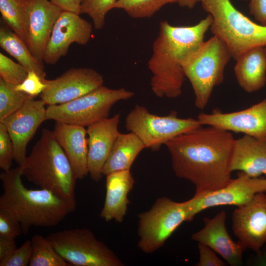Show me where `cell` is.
Wrapping results in <instances>:
<instances>
[{"mask_svg":"<svg viewBox=\"0 0 266 266\" xmlns=\"http://www.w3.org/2000/svg\"><path fill=\"white\" fill-rule=\"evenodd\" d=\"M201 4L212 17L211 33L224 41L235 60L253 48L266 45V26L251 20L230 0H203Z\"/></svg>","mask_w":266,"mask_h":266,"instance_id":"5","label":"cell"},{"mask_svg":"<svg viewBox=\"0 0 266 266\" xmlns=\"http://www.w3.org/2000/svg\"><path fill=\"white\" fill-rule=\"evenodd\" d=\"M234 139L230 132L200 126L165 145L175 175L192 182L196 193H200L221 188L232 179L230 163Z\"/></svg>","mask_w":266,"mask_h":266,"instance_id":"1","label":"cell"},{"mask_svg":"<svg viewBox=\"0 0 266 266\" xmlns=\"http://www.w3.org/2000/svg\"><path fill=\"white\" fill-rule=\"evenodd\" d=\"M46 238L71 266H123L117 255L87 228L64 230Z\"/></svg>","mask_w":266,"mask_h":266,"instance_id":"8","label":"cell"},{"mask_svg":"<svg viewBox=\"0 0 266 266\" xmlns=\"http://www.w3.org/2000/svg\"><path fill=\"white\" fill-rule=\"evenodd\" d=\"M46 87L39 97L45 104H60L83 96L103 85V76L89 67L71 68L52 80H43Z\"/></svg>","mask_w":266,"mask_h":266,"instance_id":"12","label":"cell"},{"mask_svg":"<svg viewBox=\"0 0 266 266\" xmlns=\"http://www.w3.org/2000/svg\"><path fill=\"white\" fill-rule=\"evenodd\" d=\"M22 176L19 166L0 173L3 193L0 197V210L16 219L24 234H27L32 227L55 226L75 210L50 191L27 188Z\"/></svg>","mask_w":266,"mask_h":266,"instance_id":"3","label":"cell"},{"mask_svg":"<svg viewBox=\"0 0 266 266\" xmlns=\"http://www.w3.org/2000/svg\"><path fill=\"white\" fill-rule=\"evenodd\" d=\"M230 170H239L252 177L266 175V139L244 134L234 139Z\"/></svg>","mask_w":266,"mask_h":266,"instance_id":"22","label":"cell"},{"mask_svg":"<svg viewBox=\"0 0 266 266\" xmlns=\"http://www.w3.org/2000/svg\"><path fill=\"white\" fill-rule=\"evenodd\" d=\"M261 192H266V178L252 177L240 172L237 178L232 179L225 186L211 191L195 193L193 198L185 201L188 222L192 221L200 212L210 207L244 205Z\"/></svg>","mask_w":266,"mask_h":266,"instance_id":"11","label":"cell"},{"mask_svg":"<svg viewBox=\"0 0 266 266\" xmlns=\"http://www.w3.org/2000/svg\"><path fill=\"white\" fill-rule=\"evenodd\" d=\"M63 11H69L80 14L82 0H50Z\"/></svg>","mask_w":266,"mask_h":266,"instance_id":"38","label":"cell"},{"mask_svg":"<svg viewBox=\"0 0 266 266\" xmlns=\"http://www.w3.org/2000/svg\"><path fill=\"white\" fill-rule=\"evenodd\" d=\"M178 0H117L113 9H121L133 18H149L167 4Z\"/></svg>","mask_w":266,"mask_h":266,"instance_id":"28","label":"cell"},{"mask_svg":"<svg viewBox=\"0 0 266 266\" xmlns=\"http://www.w3.org/2000/svg\"><path fill=\"white\" fill-rule=\"evenodd\" d=\"M52 132L77 179H83L89 174L87 129L79 125L56 122Z\"/></svg>","mask_w":266,"mask_h":266,"instance_id":"20","label":"cell"},{"mask_svg":"<svg viewBox=\"0 0 266 266\" xmlns=\"http://www.w3.org/2000/svg\"><path fill=\"white\" fill-rule=\"evenodd\" d=\"M106 176V195L100 217L106 222L114 220L122 222L126 216L130 200L128 196L135 180L130 170L118 171Z\"/></svg>","mask_w":266,"mask_h":266,"instance_id":"21","label":"cell"},{"mask_svg":"<svg viewBox=\"0 0 266 266\" xmlns=\"http://www.w3.org/2000/svg\"><path fill=\"white\" fill-rule=\"evenodd\" d=\"M133 96V92L124 88L111 89L103 85L69 102L48 105L47 119L87 127L109 117L116 102Z\"/></svg>","mask_w":266,"mask_h":266,"instance_id":"7","label":"cell"},{"mask_svg":"<svg viewBox=\"0 0 266 266\" xmlns=\"http://www.w3.org/2000/svg\"><path fill=\"white\" fill-rule=\"evenodd\" d=\"M226 214L221 211L212 218L203 219L204 227L192 235V239L210 248L220 255L230 266L242 264V254L245 248L234 242L226 227Z\"/></svg>","mask_w":266,"mask_h":266,"instance_id":"19","label":"cell"},{"mask_svg":"<svg viewBox=\"0 0 266 266\" xmlns=\"http://www.w3.org/2000/svg\"><path fill=\"white\" fill-rule=\"evenodd\" d=\"M22 233L20 223L8 214L0 210V236L15 239Z\"/></svg>","mask_w":266,"mask_h":266,"instance_id":"35","label":"cell"},{"mask_svg":"<svg viewBox=\"0 0 266 266\" xmlns=\"http://www.w3.org/2000/svg\"><path fill=\"white\" fill-rule=\"evenodd\" d=\"M144 148L143 142L134 133H120L104 166L103 176L113 172L130 170L134 160Z\"/></svg>","mask_w":266,"mask_h":266,"instance_id":"24","label":"cell"},{"mask_svg":"<svg viewBox=\"0 0 266 266\" xmlns=\"http://www.w3.org/2000/svg\"><path fill=\"white\" fill-rule=\"evenodd\" d=\"M120 114H116L87 127L88 172L96 182L103 176L104 166L120 133Z\"/></svg>","mask_w":266,"mask_h":266,"instance_id":"17","label":"cell"},{"mask_svg":"<svg viewBox=\"0 0 266 266\" xmlns=\"http://www.w3.org/2000/svg\"><path fill=\"white\" fill-rule=\"evenodd\" d=\"M199 261L197 266H224L225 263L220 260L210 248L199 243Z\"/></svg>","mask_w":266,"mask_h":266,"instance_id":"36","label":"cell"},{"mask_svg":"<svg viewBox=\"0 0 266 266\" xmlns=\"http://www.w3.org/2000/svg\"><path fill=\"white\" fill-rule=\"evenodd\" d=\"M28 73L22 65L0 53V78L6 83L17 86L25 80Z\"/></svg>","mask_w":266,"mask_h":266,"instance_id":"31","label":"cell"},{"mask_svg":"<svg viewBox=\"0 0 266 266\" xmlns=\"http://www.w3.org/2000/svg\"><path fill=\"white\" fill-rule=\"evenodd\" d=\"M15 239L0 236V259L9 255L17 248Z\"/></svg>","mask_w":266,"mask_h":266,"instance_id":"39","label":"cell"},{"mask_svg":"<svg viewBox=\"0 0 266 266\" xmlns=\"http://www.w3.org/2000/svg\"><path fill=\"white\" fill-rule=\"evenodd\" d=\"M0 46L28 71H33L42 79L45 78L43 63L35 58L26 43L6 25L0 28Z\"/></svg>","mask_w":266,"mask_h":266,"instance_id":"25","label":"cell"},{"mask_svg":"<svg viewBox=\"0 0 266 266\" xmlns=\"http://www.w3.org/2000/svg\"><path fill=\"white\" fill-rule=\"evenodd\" d=\"M202 0H178V3L181 6L192 9L197 3L199 2H201Z\"/></svg>","mask_w":266,"mask_h":266,"instance_id":"40","label":"cell"},{"mask_svg":"<svg viewBox=\"0 0 266 266\" xmlns=\"http://www.w3.org/2000/svg\"><path fill=\"white\" fill-rule=\"evenodd\" d=\"M45 103L41 99L28 100L16 112L2 122L12 140L13 159L18 166L27 156V147L40 125L47 120Z\"/></svg>","mask_w":266,"mask_h":266,"instance_id":"15","label":"cell"},{"mask_svg":"<svg viewBox=\"0 0 266 266\" xmlns=\"http://www.w3.org/2000/svg\"><path fill=\"white\" fill-rule=\"evenodd\" d=\"M197 119L201 126L214 127L259 139H266V98L249 108L238 111L200 113Z\"/></svg>","mask_w":266,"mask_h":266,"instance_id":"16","label":"cell"},{"mask_svg":"<svg viewBox=\"0 0 266 266\" xmlns=\"http://www.w3.org/2000/svg\"><path fill=\"white\" fill-rule=\"evenodd\" d=\"M19 166L22 176L29 182L51 192L76 209L77 179L52 131L42 130L31 153Z\"/></svg>","mask_w":266,"mask_h":266,"instance_id":"4","label":"cell"},{"mask_svg":"<svg viewBox=\"0 0 266 266\" xmlns=\"http://www.w3.org/2000/svg\"><path fill=\"white\" fill-rule=\"evenodd\" d=\"M32 254L30 266H70L55 250L46 237L39 234L31 239Z\"/></svg>","mask_w":266,"mask_h":266,"instance_id":"27","label":"cell"},{"mask_svg":"<svg viewBox=\"0 0 266 266\" xmlns=\"http://www.w3.org/2000/svg\"><path fill=\"white\" fill-rule=\"evenodd\" d=\"M30 0H0L2 21L25 42Z\"/></svg>","mask_w":266,"mask_h":266,"instance_id":"26","label":"cell"},{"mask_svg":"<svg viewBox=\"0 0 266 266\" xmlns=\"http://www.w3.org/2000/svg\"><path fill=\"white\" fill-rule=\"evenodd\" d=\"M232 57L224 41L214 35L186 58L183 64L185 76L193 90L195 106L207 105L214 88L224 80L225 68Z\"/></svg>","mask_w":266,"mask_h":266,"instance_id":"6","label":"cell"},{"mask_svg":"<svg viewBox=\"0 0 266 266\" xmlns=\"http://www.w3.org/2000/svg\"><path fill=\"white\" fill-rule=\"evenodd\" d=\"M93 27L80 14L62 10L53 28L45 49L43 62L54 65L67 54L72 43L86 45L91 38Z\"/></svg>","mask_w":266,"mask_h":266,"instance_id":"14","label":"cell"},{"mask_svg":"<svg viewBox=\"0 0 266 266\" xmlns=\"http://www.w3.org/2000/svg\"><path fill=\"white\" fill-rule=\"evenodd\" d=\"M117 0H82L80 14H85L91 19L96 30L102 29L105 23L107 13L113 9Z\"/></svg>","mask_w":266,"mask_h":266,"instance_id":"30","label":"cell"},{"mask_svg":"<svg viewBox=\"0 0 266 266\" xmlns=\"http://www.w3.org/2000/svg\"><path fill=\"white\" fill-rule=\"evenodd\" d=\"M264 47V50H265V54H266V45Z\"/></svg>","mask_w":266,"mask_h":266,"instance_id":"42","label":"cell"},{"mask_svg":"<svg viewBox=\"0 0 266 266\" xmlns=\"http://www.w3.org/2000/svg\"><path fill=\"white\" fill-rule=\"evenodd\" d=\"M31 98L29 95L15 89L0 78V122L19 109Z\"/></svg>","mask_w":266,"mask_h":266,"instance_id":"29","label":"cell"},{"mask_svg":"<svg viewBox=\"0 0 266 266\" xmlns=\"http://www.w3.org/2000/svg\"><path fill=\"white\" fill-rule=\"evenodd\" d=\"M62 10L48 0H30L26 44L35 58L43 63L45 49Z\"/></svg>","mask_w":266,"mask_h":266,"instance_id":"18","label":"cell"},{"mask_svg":"<svg viewBox=\"0 0 266 266\" xmlns=\"http://www.w3.org/2000/svg\"></svg>","mask_w":266,"mask_h":266,"instance_id":"43","label":"cell"},{"mask_svg":"<svg viewBox=\"0 0 266 266\" xmlns=\"http://www.w3.org/2000/svg\"><path fill=\"white\" fill-rule=\"evenodd\" d=\"M13 159V145L8 133L0 122V167L3 171L11 169Z\"/></svg>","mask_w":266,"mask_h":266,"instance_id":"33","label":"cell"},{"mask_svg":"<svg viewBox=\"0 0 266 266\" xmlns=\"http://www.w3.org/2000/svg\"><path fill=\"white\" fill-rule=\"evenodd\" d=\"M32 254L31 240L25 241L6 257L0 259V266H27Z\"/></svg>","mask_w":266,"mask_h":266,"instance_id":"32","label":"cell"},{"mask_svg":"<svg viewBox=\"0 0 266 266\" xmlns=\"http://www.w3.org/2000/svg\"><path fill=\"white\" fill-rule=\"evenodd\" d=\"M212 19L208 14L197 24L190 26H173L166 20L160 22L148 62L152 74L150 87L155 96L173 99L181 95L186 78L183 64L204 41Z\"/></svg>","mask_w":266,"mask_h":266,"instance_id":"2","label":"cell"},{"mask_svg":"<svg viewBox=\"0 0 266 266\" xmlns=\"http://www.w3.org/2000/svg\"><path fill=\"white\" fill-rule=\"evenodd\" d=\"M200 126L197 118H179L174 111L166 116H158L138 104L130 111L125 120L126 129L135 134L146 148L154 151L176 136Z\"/></svg>","mask_w":266,"mask_h":266,"instance_id":"10","label":"cell"},{"mask_svg":"<svg viewBox=\"0 0 266 266\" xmlns=\"http://www.w3.org/2000/svg\"><path fill=\"white\" fill-rule=\"evenodd\" d=\"M259 263L262 265L266 266V256H263L260 259Z\"/></svg>","mask_w":266,"mask_h":266,"instance_id":"41","label":"cell"},{"mask_svg":"<svg viewBox=\"0 0 266 266\" xmlns=\"http://www.w3.org/2000/svg\"><path fill=\"white\" fill-rule=\"evenodd\" d=\"M249 11L261 25L266 26V0H249Z\"/></svg>","mask_w":266,"mask_h":266,"instance_id":"37","label":"cell"},{"mask_svg":"<svg viewBox=\"0 0 266 266\" xmlns=\"http://www.w3.org/2000/svg\"><path fill=\"white\" fill-rule=\"evenodd\" d=\"M188 217L185 201L158 198L148 210L138 214V247L146 254L158 250Z\"/></svg>","mask_w":266,"mask_h":266,"instance_id":"9","label":"cell"},{"mask_svg":"<svg viewBox=\"0 0 266 266\" xmlns=\"http://www.w3.org/2000/svg\"><path fill=\"white\" fill-rule=\"evenodd\" d=\"M43 80L34 71H29L25 80L21 84L15 86V89L34 98L40 96L46 87Z\"/></svg>","mask_w":266,"mask_h":266,"instance_id":"34","label":"cell"},{"mask_svg":"<svg viewBox=\"0 0 266 266\" xmlns=\"http://www.w3.org/2000/svg\"><path fill=\"white\" fill-rule=\"evenodd\" d=\"M234 74L239 86L248 93L257 91L266 83V56L264 47L253 48L236 60Z\"/></svg>","mask_w":266,"mask_h":266,"instance_id":"23","label":"cell"},{"mask_svg":"<svg viewBox=\"0 0 266 266\" xmlns=\"http://www.w3.org/2000/svg\"><path fill=\"white\" fill-rule=\"evenodd\" d=\"M257 194L247 203L237 208L232 214L234 234L245 249L259 256L266 244V194Z\"/></svg>","mask_w":266,"mask_h":266,"instance_id":"13","label":"cell"}]
</instances>
